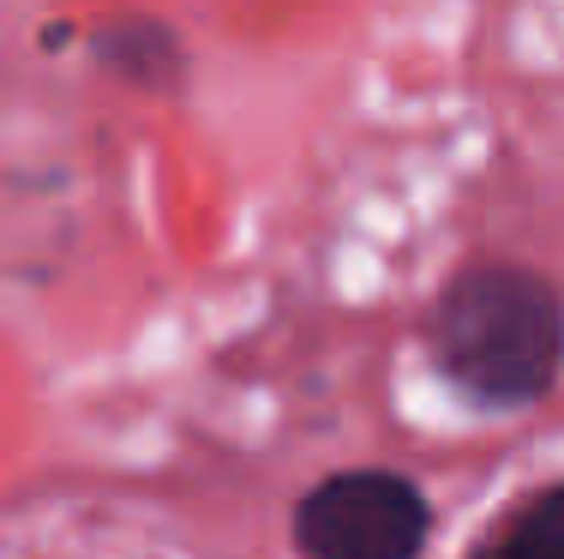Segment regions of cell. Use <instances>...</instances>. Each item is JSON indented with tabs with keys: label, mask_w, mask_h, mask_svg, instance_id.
I'll return each mask as SVG.
<instances>
[{
	"label": "cell",
	"mask_w": 564,
	"mask_h": 559,
	"mask_svg": "<svg viewBox=\"0 0 564 559\" xmlns=\"http://www.w3.org/2000/svg\"><path fill=\"white\" fill-rule=\"evenodd\" d=\"M433 373L480 416H522L564 379V289L534 265L468 259L426 313Z\"/></svg>",
	"instance_id": "cell-1"
},
{
	"label": "cell",
	"mask_w": 564,
	"mask_h": 559,
	"mask_svg": "<svg viewBox=\"0 0 564 559\" xmlns=\"http://www.w3.org/2000/svg\"><path fill=\"white\" fill-rule=\"evenodd\" d=\"M433 499L402 470H330L294 499V548L306 559H421Z\"/></svg>",
	"instance_id": "cell-2"
},
{
	"label": "cell",
	"mask_w": 564,
	"mask_h": 559,
	"mask_svg": "<svg viewBox=\"0 0 564 559\" xmlns=\"http://www.w3.org/2000/svg\"><path fill=\"white\" fill-rule=\"evenodd\" d=\"M90 61L115 85L144 90V97H174L186 85V43L156 12H120L90 31Z\"/></svg>",
	"instance_id": "cell-3"
},
{
	"label": "cell",
	"mask_w": 564,
	"mask_h": 559,
	"mask_svg": "<svg viewBox=\"0 0 564 559\" xmlns=\"http://www.w3.org/2000/svg\"><path fill=\"white\" fill-rule=\"evenodd\" d=\"M468 559H564V482H546L529 499H517Z\"/></svg>",
	"instance_id": "cell-4"
}]
</instances>
